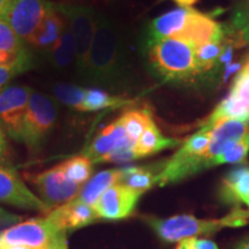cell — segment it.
Segmentation results:
<instances>
[{
	"label": "cell",
	"instance_id": "obj_1",
	"mask_svg": "<svg viewBox=\"0 0 249 249\" xmlns=\"http://www.w3.org/2000/svg\"><path fill=\"white\" fill-rule=\"evenodd\" d=\"M129 81L128 50L123 34L110 18L97 13L85 82L123 90L128 87Z\"/></svg>",
	"mask_w": 249,
	"mask_h": 249
},
{
	"label": "cell",
	"instance_id": "obj_2",
	"mask_svg": "<svg viewBox=\"0 0 249 249\" xmlns=\"http://www.w3.org/2000/svg\"><path fill=\"white\" fill-rule=\"evenodd\" d=\"M225 27L209 15L192 7H179L154 18L148 28V39H174L195 46L225 39Z\"/></svg>",
	"mask_w": 249,
	"mask_h": 249
},
{
	"label": "cell",
	"instance_id": "obj_3",
	"mask_svg": "<svg viewBox=\"0 0 249 249\" xmlns=\"http://www.w3.org/2000/svg\"><path fill=\"white\" fill-rule=\"evenodd\" d=\"M147 61L156 77L167 83L194 82L200 77L194 48L174 39L150 40L145 45Z\"/></svg>",
	"mask_w": 249,
	"mask_h": 249
},
{
	"label": "cell",
	"instance_id": "obj_4",
	"mask_svg": "<svg viewBox=\"0 0 249 249\" xmlns=\"http://www.w3.org/2000/svg\"><path fill=\"white\" fill-rule=\"evenodd\" d=\"M249 210H235L219 219H200L189 214L169 218H147V223L164 241L177 242L201 234H210L224 227H238L248 222Z\"/></svg>",
	"mask_w": 249,
	"mask_h": 249
},
{
	"label": "cell",
	"instance_id": "obj_5",
	"mask_svg": "<svg viewBox=\"0 0 249 249\" xmlns=\"http://www.w3.org/2000/svg\"><path fill=\"white\" fill-rule=\"evenodd\" d=\"M210 132L211 126L202 124L197 132L189 136L179 150L165 161L163 170L158 174L157 185L166 186L177 183L202 172V156L209 145Z\"/></svg>",
	"mask_w": 249,
	"mask_h": 249
},
{
	"label": "cell",
	"instance_id": "obj_6",
	"mask_svg": "<svg viewBox=\"0 0 249 249\" xmlns=\"http://www.w3.org/2000/svg\"><path fill=\"white\" fill-rule=\"evenodd\" d=\"M0 244L33 249H67L66 232L48 218H37L8 227L0 232Z\"/></svg>",
	"mask_w": 249,
	"mask_h": 249
},
{
	"label": "cell",
	"instance_id": "obj_7",
	"mask_svg": "<svg viewBox=\"0 0 249 249\" xmlns=\"http://www.w3.org/2000/svg\"><path fill=\"white\" fill-rule=\"evenodd\" d=\"M52 5L55 11L64 17L71 28L75 40L76 74L81 81H85L98 12L82 5L54 4V2H52Z\"/></svg>",
	"mask_w": 249,
	"mask_h": 249
},
{
	"label": "cell",
	"instance_id": "obj_8",
	"mask_svg": "<svg viewBox=\"0 0 249 249\" xmlns=\"http://www.w3.org/2000/svg\"><path fill=\"white\" fill-rule=\"evenodd\" d=\"M59 114L55 99L44 93L31 92L27 107L22 143L31 152H37L54 128Z\"/></svg>",
	"mask_w": 249,
	"mask_h": 249
},
{
	"label": "cell",
	"instance_id": "obj_9",
	"mask_svg": "<svg viewBox=\"0 0 249 249\" xmlns=\"http://www.w3.org/2000/svg\"><path fill=\"white\" fill-rule=\"evenodd\" d=\"M33 89L6 86L0 89V124L8 138L22 143L27 107Z\"/></svg>",
	"mask_w": 249,
	"mask_h": 249
},
{
	"label": "cell",
	"instance_id": "obj_10",
	"mask_svg": "<svg viewBox=\"0 0 249 249\" xmlns=\"http://www.w3.org/2000/svg\"><path fill=\"white\" fill-rule=\"evenodd\" d=\"M28 178L36 187L40 195V200L48 205L50 210H53L55 207L58 208L75 200L82 188L80 185L67 178L60 165H57L44 172L33 174Z\"/></svg>",
	"mask_w": 249,
	"mask_h": 249
},
{
	"label": "cell",
	"instance_id": "obj_11",
	"mask_svg": "<svg viewBox=\"0 0 249 249\" xmlns=\"http://www.w3.org/2000/svg\"><path fill=\"white\" fill-rule=\"evenodd\" d=\"M249 119V68L242 66L233 81L229 95L219 103L203 124L213 126L223 120Z\"/></svg>",
	"mask_w": 249,
	"mask_h": 249
},
{
	"label": "cell",
	"instance_id": "obj_12",
	"mask_svg": "<svg viewBox=\"0 0 249 249\" xmlns=\"http://www.w3.org/2000/svg\"><path fill=\"white\" fill-rule=\"evenodd\" d=\"M50 5L49 0H12L4 21L27 42L38 29Z\"/></svg>",
	"mask_w": 249,
	"mask_h": 249
},
{
	"label": "cell",
	"instance_id": "obj_13",
	"mask_svg": "<svg viewBox=\"0 0 249 249\" xmlns=\"http://www.w3.org/2000/svg\"><path fill=\"white\" fill-rule=\"evenodd\" d=\"M249 135V119L223 120L211 126L210 141L202 156L201 171L210 169L214 158Z\"/></svg>",
	"mask_w": 249,
	"mask_h": 249
},
{
	"label": "cell",
	"instance_id": "obj_14",
	"mask_svg": "<svg viewBox=\"0 0 249 249\" xmlns=\"http://www.w3.org/2000/svg\"><path fill=\"white\" fill-rule=\"evenodd\" d=\"M0 202L27 210L48 213L50 208L26 186L13 169L0 165Z\"/></svg>",
	"mask_w": 249,
	"mask_h": 249
},
{
	"label": "cell",
	"instance_id": "obj_15",
	"mask_svg": "<svg viewBox=\"0 0 249 249\" xmlns=\"http://www.w3.org/2000/svg\"><path fill=\"white\" fill-rule=\"evenodd\" d=\"M141 194L124 183L111 186L93 205L98 218L107 220H120L129 217L135 210Z\"/></svg>",
	"mask_w": 249,
	"mask_h": 249
},
{
	"label": "cell",
	"instance_id": "obj_16",
	"mask_svg": "<svg viewBox=\"0 0 249 249\" xmlns=\"http://www.w3.org/2000/svg\"><path fill=\"white\" fill-rule=\"evenodd\" d=\"M135 145L127 135L121 118H117L104 128H102L92 141L85 148L82 155L88 157L93 164L99 163L103 157L119 148Z\"/></svg>",
	"mask_w": 249,
	"mask_h": 249
},
{
	"label": "cell",
	"instance_id": "obj_17",
	"mask_svg": "<svg viewBox=\"0 0 249 249\" xmlns=\"http://www.w3.org/2000/svg\"><path fill=\"white\" fill-rule=\"evenodd\" d=\"M46 218L62 231L67 232L90 225L98 219V216L93 207L76 197L50 211Z\"/></svg>",
	"mask_w": 249,
	"mask_h": 249
},
{
	"label": "cell",
	"instance_id": "obj_18",
	"mask_svg": "<svg viewBox=\"0 0 249 249\" xmlns=\"http://www.w3.org/2000/svg\"><path fill=\"white\" fill-rule=\"evenodd\" d=\"M66 23L64 17L55 11L51 2L38 29L33 34V36L26 43L28 45L34 46V48L44 52L59 39V37L64 33Z\"/></svg>",
	"mask_w": 249,
	"mask_h": 249
},
{
	"label": "cell",
	"instance_id": "obj_19",
	"mask_svg": "<svg viewBox=\"0 0 249 249\" xmlns=\"http://www.w3.org/2000/svg\"><path fill=\"white\" fill-rule=\"evenodd\" d=\"M220 195L227 203L245 204L249 209V167L230 171L223 179Z\"/></svg>",
	"mask_w": 249,
	"mask_h": 249
},
{
	"label": "cell",
	"instance_id": "obj_20",
	"mask_svg": "<svg viewBox=\"0 0 249 249\" xmlns=\"http://www.w3.org/2000/svg\"><path fill=\"white\" fill-rule=\"evenodd\" d=\"M123 179V170L112 169L104 170L98 172L85 183V186L81 188V192L77 198L85 203L91 205L96 204L99 197L110 188L111 186L120 183Z\"/></svg>",
	"mask_w": 249,
	"mask_h": 249
},
{
	"label": "cell",
	"instance_id": "obj_21",
	"mask_svg": "<svg viewBox=\"0 0 249 249\" xmlns=\"http://www.w3.org/2000/svg\"><path fill=\"white\" fill-rule=\"evenodd\" d=\"M164 164H158V166L123 167V179L120 183H124V186L142 195L143 193L152 188V186L157 185L158 174L163 170Z\"/></svg>",
	"mask_w": 249,
	"mask_h": 249
},
{
	"label": "cell",
	"instance_id": "obj_22",
	"mask_svg": "<svg viewBox=\"0 0 249 249\" xmlns=\"http://www.w3.org/2000/svg\"><path fill=\"white\" fill-rule=\"evenodd\" d=\"M179 143L180 142L178 140L164 136L160 129L158 128L157 124H155V121H152L147 128L144 129L142 135L140 136L134 148H135L136 155H138L140 160V158L157 154V152L165 150V149L177 147Z\"/></svg>",
	"mask_w": 249,
	"mask_h": 249
},
{
	"label": "cell",
	"instance_id": "obj_23",
	"mask_svg": "<svg viewBox=\"0 0 249 249\" xmlns=\"http://www.w3.org/2000/svg\"><path fill=\"white\" fill-rule=\"evenodd\" d=\"M45 57L55 70L62 71L70 67L75 60V40L71 28L66 23L64 33L51 48L44 51Z\"/></svg>",
	"mask_w": 249,
	"mask_h": 249
},
{
	"label": "cell",
	"instance_id": "obj_24",
	"mask_svg": "<svg viewBox=\"0 0 249 249\" xmlns=\"http://www.w3.org/2000/svg\"><path fill=\"white\" fill-rule=\"evenodd\" d=\"M225 52V39L195 46L194 57L200 77L211 75L222 62Z\"/></svg>",
	"mask_w": 249,
	"mask_h": 249
},
{
	"label": "cell",
	"instance_id": "obj_25",
	"mask_svg": "<svg viewBox=\"0 0 249 249\" xmlns=\"http://www.w3.org/2000/svg\"><path fill=\"white\" fill-rule=\"evenodd\" d=\"M225 27L226 36L236 46L249 45V0H239L233 11L231 21Z\"/></svg>",
	"mask_w": 249,
	"mask_h": 249
},
{
	"label": "cell",
	"instance_id": "obj_26",
	"mask_svg": "<svg viewBox=\"0 0 249 249\" xmlns=\"http://www.w3.org/2000/svg\"><path fill=\"white\" fill-rule=\"evenodd\" d=\"M129 99L120 96L111 95L102 89H86V96L83 99L82 112H96L110 107H121L130 104Z\"/></svg>",
	"mask_w": 249,
	"mask_h": 249
},
{
	"label": "cell",
	"instance_id": "obj_27",
	"mask_svg": "<svg viewBox=\"0 0 249 249\" xmlns=\"http://www.w3.org/2000/svg\"><path fill=\"white\" fill-rule=\"evenodd\" d=\"M127 135L133 143L138 142L144 129L154 121L149 108H132L120 116Z\"/></svg>",
	"mask_w": 249,
	"mask_h": 249
},
{
	"label": "cell",
	"instance_id": "obj_28",
	"mask_svg": "<svg viewBox=\"0 0 249 249\" xmlns=\"http://www.w3.org/2000/svg\"><path fill=\"white\" fill-rule=\"evenodd\" d=\"M92 161L86 156H75L60 164L61 170L71 181L82 186L92 174Z\"/></svg>",
	"mask_w": 249,
	"mask_h": 249
},
{
	"label": "cell",
	"instance_id": "obj_29",
	"mask_svg": "<svg viewBox=\"0 0 249 249\" xmlns=\"http://www.w3.org/2000/svg\"><path fill=\"white\" fill-rule=\"evenodd\" d=\"M54 99L71 110L82 112L86 88L71 83H57L52 88Z\"/></svg>",
	"mask_w": 249,
	"mask_h": 249
},
{
	"label": "cell",
	"instance_id": "obj_30",
	"mask_svg": "<svg viewBox=\"0 0 249 249\" xmlns=\"http://www.w3.org/2000/svg\"><path fill=\"white\" fill-rule=\"evenodd\" d=\"M0 52L12 54H27L26 42L18 37L5 21L0 20Z\"/></svg>",
	"mask_w": 249,
	"mask_h": 249
},
{
	"label": "cell",
	"instance_id": "obj_31",
	"mask_svg": "<svg viewBox=\"0 0 249 249\" xmlns=\"http://www.w3.org/2000/svg\"><path fill=\"white\" fill-rule=\"evenodd\" d=\"M249 154V135L236 142L231 148L224 151L222 155L214 158L211 163V167L222 164H244L247 160Z\"/></svg>",
	"mask_w": 249,
	"mask_h": 249
},
{
	"label": "cell",
	"instance_id": "obj_32",
	"mask_svg": "<svg viewBox=\"0 0 249 249\" xmlns=\"http://www.w3.org/2000/svg\"><path fill=\"white\" fill-rule=\"evenodd\" d=\"M135 160H139L138 155H136L135 148L134 145H128V147L119 148L114 150L111 154H108L103 157L99 163H114V164H124L129 163Z\"/></svg>",
	"mask_w": 249,
	"mask_h": 249
},
{
	"label": "cell",
	"instance_id": "obj_33",
	"mask_svg": "<svg viewBox=\"0 0 249 249\" xmlns=\"http://www.w3.org/2000/svg\"><path fill=\"white\" fill-rule=\"evenodd\" d=\"M176 249H218V247L213 241L208 239L189 238L179 241L178 247Z\"/></svg>",
	"mask_w": 249,
	"mask_h": 249
},
{
	"label": "cell",
	"instance_id": "obj_34",
	"mask_svg": "<svg viewBox=\"0 0 249 249\" xmlns=\"http://www.w3.org/2000/svg\"><path fill=\"white\" fill-rule=\"evenodd\" d=\"M20 219H21L20 216L7 213V211L2 209V208H0V227L14 225V224H18V222Z\"/></svg>",
	"mask_w": 249,
	"mask_h": 249
},
{
	"label": "cell",
	"instance_id": "obj_35",
	"mask_svg": "<svg viewBox=\"0 0 249 249\" xmlns=\"http://www.w3.org/2000/svg\"><path fill=\"white\" fill-rule=\"evenodd\" d=\"M18 75V71L13 70H9V68L0 67V89H2L4 87L7 86V83L13 79L14 76Z\"/></svg>",
	"mask_w": 249,
	"mask_h": 249
},
{
	"label": "cell",
	"instance_id": "obj_36",
	"mask_svg": "<svg viewBox=\"0 0 249 249\" xmlns=\"http://www.w3.org/2000/svg\"><path fill=\"white\" fill-rule=\"evenodd\" d=\"M8 151V143H7V135H6L5 130L2 129L1 124H0V160H2L7 156Z\"/></svg>",
	"mask_w": 249,
	"mask_h": 249
},
{
	"label": "cell",
	"instance_id": "obj_37",
	"mask_svg": "<svg viewBox=\"0 0 249 249\" xmlns=\"http://www.w3.org/2000/svg\"><path fill=\"white\" fill-rule=\"evenodd\" d=\"M12 0H0V20L4 21Z\"/></svg>",
	"mask_w": 249,
	"mask_h": 249
},
{
	"label": "cell",
	"instance_id": "obj_38",
	"mask_svg": "<svg viewBox=\"0 0 249 249\" xmlns=\"http://www.w3.org/2000/svg\"><path fill=\"white\" fill-rule=\"evenodd\" d=\"M179 7H192L193 5H195L198 0H173Z\"/></svg>",
	"mask_w": 249,
	"mask_h": 249
},
{
	"label": "cell",
	"instance_id": "obj_39",
	"mask_svg": "<svg viewBox=\"0 0 249 249\" xmlns=\"http://www.w3.org/2000/svg\"><path fill=\"white\" fill-rule=\"evenodd\" d=\"M0 249H33L26 246H8V245H2L0 244Z\"/></svg>",
	"mask_w": 249,
	"mask_h": 249
},
{
	"label": "cell",
	"instance_id": "obj_40",
	"mask_svg": "<svg viewBox=\"0 0 249 249\" xmlns=\"http://www.w3.org/2000/svg\"><path fill=\"white\" fill-rule=\"evenodd\" d=\"M235 249H249V238L245 239L244 241H241L240 244L236 246Z\"/></svg>",
	"mask_w": 249,
	"mask_h": 249
}]
</instances>
